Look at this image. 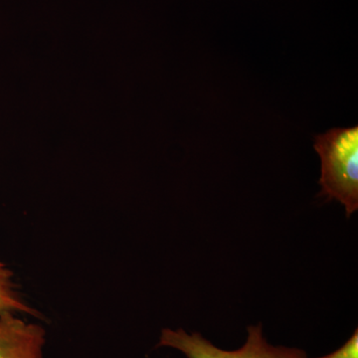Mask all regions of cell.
I'll list each match as a JSON object with an SVG mask.
<instances>
[{
  "label": "cell",
  "mask_w": 358,
  "mask_h": 358,
  "mask_svg": "<svg viewBox=\"0 0 358 358\" xmlns=\"http://www.w3.org/2000/svg\"><path fill=\"white\" fill-rule=\"evenodd\" d=\"M313 148L320 159V196L343 204L350 218L358 209V126L317 134Z\"/></svg>",
  "instance_id": "cell-1"
},
{
  "label": "cell",
  "mask_w": 358,
  "mask_h": 358,
  "mask_svg": "<svg viewBox=\"0 0 358 358\" xmlns=\"http://www.w3.org/2000/svg\"><path fill=\"white\" fill-rule=\"evenodd\" d=\"M245 345L236 350L217 348L199 333L188 334L183 329H164L157 348H169L182 352L187 358H306L299 348L270 345L264 338L262 324L247 327Z\"/></svg>",
  "instance_id": "cell-2"
},
{
  "label": "cell",
  "mask_w": 358,
  "mask_h": 358,
  "mask_svg": "<svg viewBox=\"0 0 358 358\" xmlns=\"http://www.w3.org/2000/svg\"><path fill=\"white\" fill-rule=\"evenodd\" d=\"M317 358H358V329H355L350 339L336 352Z\"/></svg>",
  "instance_id": "cell-5"
},
{
  "label": "cell",
  "mask_w": 358,
  "mask_h": 358,
  "mask_svg": "<svg viewBox=\"0 0 358 358\" xmlns=\"http://www.w3.org/2000/svg\"><path fill=\"white\" fill-rule=\"evenodd\" d=\"M20 315H0V358H45L46 331Z\"/></svg>",
  "instance_id": "cell-3"
},
{
  "label": "cell",
  "mask_w": 358,
  "mask_h": 358,
  "mask_svg": "<svg viewBox=\"0 0 358 358\" xmlns=\"http://www.w3.org/2000/svg\"><path fill=\"white\" fill-rule=\"evenodd\" d=\"M16 313L38 317L39 313L23 298L14 281V275L6 264L0 262V315Z\"/></svg>",
  "instance_id": "cell-4"
}]
</instances>
